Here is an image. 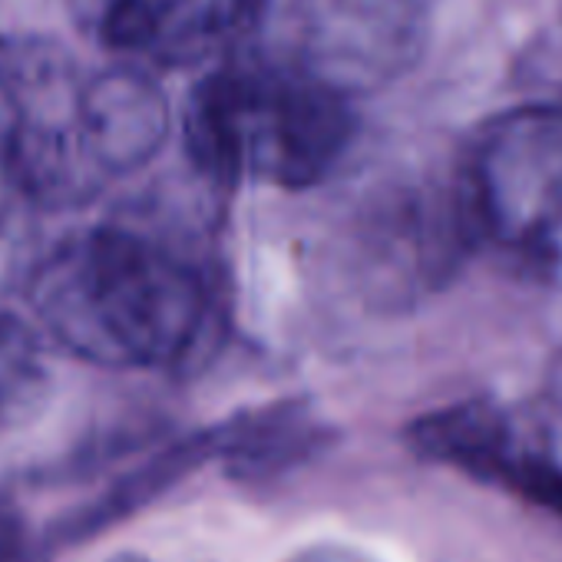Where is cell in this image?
I'll return each instance as SVG.
<instances>
[{
    "label": "cell",
    "mask_w": 562,
    "mask_h": 562,
    "mask_svg": "<svg viewBox=\"0 0 562 562\" xmlns=\"http://www.w3.org/2000/svg\"><path fill=\"white\" fill-rule=\"evenodd\" d=\"M31 308L80 361L169 368L195 351L209 322V289L166 241L126 225H97L37 268Z\"/></svg>",
    "instance_id": "cell-1"
},
{
    "label": "cell",
    "mask_w": 562,
    "mask_h": 562,
    "mask_svg": "<svg viewBox=\"0 0 562 562\" xmlns=\"http://www.w3.org/2000/svg\"><path fill=\"white\" fill-rule=\"evenodd\" d=\"M182 126L189 159L222 186L308 189L348 153L355 113L295 60H232L199 80Z\"/></svg>",
    "instance_id": "cell-2"
},
{
    "label": "cell",
    "mask_w": 562,
    "mask_h": 562,
    "mask_svg": "<svg viewBox=\"0 0 562 562\" xmlns=\"http://www.w3.org/2000/svg\"><path fill=\"white\" fill-rule=\"evenodd\" d=\"M87 74L47 41H0V172L47 209L87 205L106 179L83 133Z\"/></svg>",
    "instance_id": "cell-3"
},
{
    "label": "cell",
    "mask_w": 562,
    "mask_h": 562,
    "mask_svg": "<svg viewBox=\"0 0 562 562\" xmlns=\"http://www.w3.org/2000/svg\"><path fill=\"white\" fill-rule=\"evenodd\" d=\"M460 225L509 251H542L562 232V103L493 116L457 182Z\"/></svg>",
    "instance_id": "cell-4"
},
{
    "label": "cell",
    "mask_w": 562,
    "mask_h": 562,
    "mask_svg": "<svg viewBox=\"0 0 562 562\" xmlns=\"http://www.w3.org/2000/svg\"><path fill=\"white\" fill-rule=\"evenodd\" d=\"M299 57L341 97L411 70L427 41L424 0H302Z\"/></svg>",
    "instance_id": "cell-5"
},
{
    "label": "cell",
    "mask_w": 562,
    "mask_h": 562,
    "mask_svg": "<svg viewBox=\"0 0 562 562\" xmlns=\"http://www.w3.org/2000/svg\"><path fill=\"white\" fill-rule=\"evenodd\" d=\"M106 44L166 64L202 60L245 37L268 0H97Z\"/></svg>",
    "instance_id": "cell-6"
},
{
    "label": "cell",
    "mask_w": 562,
    "mask_h": 562,
    "mask_svg": "<svg viewBox=\"0 0 562 562\" xmlns=\"http://www.w3.org/2000/svg\"><path fill=\"white\" fill-rule=\"evenodd\" d=\"M83 133L100 176L120 179L143 169L169 136V106L162 90L133 67L87 74Z\"/></svg>",
    "instance_id": "cell-7"
},
{
    "label": "cell",
    "mask_w": 562,
    "mask_h": 562,
    "mask_svg": "<svg viewBox=\"0 0 562 562\" xmlns=\"http://www.w3.org/2000/svg\"><path fill=\"white\" fill-rule=\"evenodd\" d=\"M212 453L235 483H274L331 443V427L302 397H281L209 427Z\"/></svg>",
    "instance_id": "cell-8"
},
{
    "label": "cell",
    "mask_w": 562,
    "mask_h": 562,
    "mask_svg": "<svg viewBox=\"0 0 562 562\" xmlns=\"http://www.w3.org/2000/svg\"><path fill=\"white\" fill-rule=\"evenodd\" d=\"M212 460H215V453H212V434L209 430H195V434H186V437L162 443L159 450L143 457L136 467L120 473L106 490H100L97 496H90L77 509L64 513L47 529L50 546L67 549V546H80V542L103 536L106 529L120 526L123 519L143 513L146 506H153L156 499L172 493L186 476L199 473Z\"/></svg>",
    "instance_id": "cell-9"
},
{
    "label": "cell",
    "mask_w": 562,
    "mask_h": 562,
    "mask_svg": "<svg viewBox=\"0 0 562 562\" xmlns=\"http://www.w3.org/2000/svg\"><path fill=\"white\" fill-rule=\"evenodd\" d=\"M47 394V371L34 335L18 318H0V434L27 420Z\"/></svg>",
    "instance_id": "cell-10"
},
{
    "label": "cell",
    "mask_w": 562,
    "mask_h": 562,
    "mask_svg": "<svg viewBox=\"0 0 562 562\" xmlns=\"http://www.w3.org/2000/svg\"><path fill=\"white\" fill-rule=\"evenodd\" d=\"M54 555L47 532H37L31 516L0 493V562H54Z\"/></svg>",
    "instance_id": "cell-11"
},
{
    "label": "cell",
    "mask_w": 562,
    "mask_h": 562,
    "mask_svg": "<svg viewBox=\"0 0 562 562\" xmlns=\"http://www.w3.org/2000/svg\"><path fill=\"white\" fill-rule=\"evenodd\" d=\"M285 562H374V559H371L368 552L355 549V546L322 539V542L299 546L295 552H289V559H285Z\"/></svg>",
    "instance_id": "cell-12"
},
{
    "label": "cell",
    "mask_w": 562,
    "mask_h": 562,
    "mask_svg": "<svg viewBox=\"0 0 562 562\" xmlns=\"http://www.w3.org/2000/svg\"><path fill=\"white\" fill-rule=\"evenodd\" d=\"M106 562H153L149 555H143V552H133V549H123V552H113Z\"/></svg>",
    "instance_id": "cell-13"
}]
</instances>
